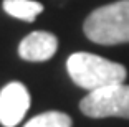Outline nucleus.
Here are the masks:
<instances>
[{
	"label": "nucleus",
	"mask_w": 129,
	"mask_h": 127,
	"mask_svg": "<svg viewBox=\"0 0 129 127\" xmlns=\"http://www.w3.org/2000/svg\"><path fill=\"white\" fill-rule=\"evenodd\" d=\"M66 69L70 78L80 88L88 91L124 82L127 76V71L122 64L83 51L70 56L66 61Z\"/></svg>",
	"instance_id": "1"
},
{
	"label": "nucleus",
	"mask_w": 129,
	"mask_h": 127,
	"mask_svg": "<svg viewBox=\"0 0 129 127\" xmlns=\"http://www.w3.org/2000/svg\"><path fill=\"white\" fill-rule=\"evenodd\" d=\"M84 35L99 45L129 43V0L99 7L84 22Z\"/></svg>",
	"instance_id": "2"
},
{
	"label": "nucleus",
	"mask_w": 129,
	"mask_h": 127,
	"mask_svg": "<svg viewBox=\"0 0 129 127\" xmlns=\"http://www.w3.org/2000/svg\"><path fill=\"white\" fill-rule=\"evenodd\" d=\"M83 114L89 117H124L129 119V86L124 82L109 84L89 91L80 102Z\"/></svg>",
	"instance_id": "3"
},
{
	"label": "nucleus",
	"mask_w": 129,
	"mask_h": 127,
	"mask_svg": "<svg viewBox=\"0 0 129 127\" xmlns=\"http://www.w3.org/2000/svg\"><path fill=\"white\" fill-rule=\"evenodd\" d=\"M30 107V94L22 82H8L0 91V124L15 127Z\"/></svg>",
	"instance_id": "4"
},
{
	"label": "nucleus",
	"mask_w": 129,
	"mask_h": 127,
	"mask_svg": "<svg viewBox=\"0 0 129 127\" xmlns=\"http://www.w3.org/2000/svg\"><path fill=\"white\" fill-rule=\"evenodd\" d=\"M58 40L48 31H33L22 40L18 55L27 61H46L56 53Z\"/></svg>",
	"instance_id": "5"
},
{
	"label": "nucleus",
	"mask_w": 129,
	"mask_h": 127,
	"mask_svg": "<svg viewBox=\"0 0 129 127\" xmlns=\"http://www.w3.org/2000/svg\"><path fill=\"white\" fill-rule=\"evenodd\" d=\"M4 10L18 20L33 22L43 12V5L35 0H4Z\"/></svg>",
	"instance_id": "6"
},
{
	"label": "nucleus",
	"mask_w": 129,
	"mask_h": 127,
	"mask_svg": "<svg viewBox=\"0 0 129 127\" xmlns=\"http://www.w3.org/2000/svg\"><path fill=\"white\" fill-rule=\"evenodd\" d=\"M71 117L64 112L50 111L28 120L23 127H71Z\"/></svg>",
	"instance_id": "7"
}]
</instances>
